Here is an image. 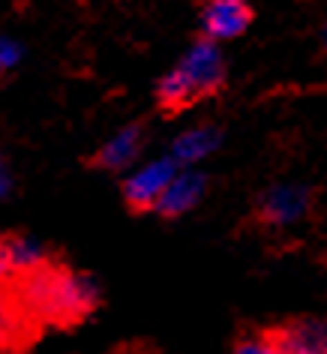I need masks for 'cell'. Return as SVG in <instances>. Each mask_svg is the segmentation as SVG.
Instances as JSON below:
<instances>
[{"mask_svg": "<svg viewBox=\"0 0 327 354\" xmlns=\"http://www.w3.org/2000/svg\"><path fill=\"white\" fill-rule=\"evenodd\" d=\"M100 300V288L91 277L60 268H39L33 273H24L19 286V309L28 315L46 318V322H78L87 315Z\"/></svg>", "mask_w": 327, "mask_h": 354, "instance_id": "obj_1", "label": "cell"}, {"mask_svg": "<svg viewBox=\"0 0 327 354\" xmlns=\"http://www.w3.org/2000/svg\"><path fill=\"white\" fill-rule=\"evenodd\" d=\"M228 69L219 42L196 39L187 55L178 60L171 73H165L156 84V102L162 111H183L207 96H216L225 87Z\"/></svg>", "mask_w": 327, "mask_h": 354, "instance_id": "obj_2", "label": "cell"}, {"mask_svg": "<svg viewBox=\"0 0 327 354\" xmlns=\"http://www.w3.org/2000/svg\"><path fill=\"white\" fill-rule=\"evenodd\" d=\"M178 162L171 156H159L150 159V162L132 168L123 180V198L132 210H156L162 192L169 189L171 177L178 174Z\"/></svg>", "mask_w": 327, "mask_h": 354, "instance_id": "obj_3", "label": "cell"}, {"mask_svg": "<svg viewBox=\"0 0 327 354\" xmlns=\"http://www.w3.org/2000/svg\"><path fill=\"white\" fill-rule=\"evenodd\" d=\"M309 210H312V192L300 183H277L264 189L259 198V216L277 228L297 225L300 219L309 216Z\"/></svg>", "mask_w": 327, "mask_h": 354, "instance_id": "obj_4", "label": "cell"}, {"mask_svg": "<svg viewBox=\"0 0 327 354\" xmlns=\"http://www.w3.org/2000/svg\"><path fill=\"white\" fill-rule=\"evenodd\" d=\"M250 0H205L201 6V37L210 42H232L243 37L252 24Z\"/></svg>", "mask_w": 327, "mask_h": 354, "instance_id": "obj_5", "label": "cell"}, {"mask_svg": "<svg viewBox=\"0 0 327 354\" xmlns=\"http://www.w3.org/2000/svg\"><path fill=\"white\" fill-rule=\"evenodd\" d=\"M207 192V177L196 171V168H178V174L171 177L169 189L162 192L156 205V214L165 216V219H178L183 214H189L192 207L201 205Z\"/></svg>", "mask_w": 327, "mask_h": 354, "instance_id": "obj_6", "label": "cell"}, {"mask_svg": "<svg viewBox=\"0 0 327 354\" xmlns=\"http://www.w3.org/2000/svg\"><path fill=\"white\" fill-rule=\"evenodd\" d=\"M144 141H147L144 123H127L114 136L105 138V145L96 150V165L105 168V171H123V168L138 162Z\"/></svg>", "mask_w": 327, "mask_h": 354, "instance_id": "obj_7", "label": "cell"}, {"mask_svg": "<svg viewBox=\"0 0 327 354\" xmlns=\"http://www.w3.org/2000/svg\"><path fill=\"white\" fill-rule=\"evenodd\" d=\"M282 354H327V315H306L273 333Z\"/></svg>", "mask_w": 327, "mask_h": 354, "instance_id": "obj_8", "label": "cell"}, {"mask_svg": "<svg viewBox=\"0 0 327 354\" xmlns=\"http://www.w3.org/2000/svg\"><path fill=\"white\" fill-rule=\"evenodd\" d=\"M223 141V132L216 127H192L187 132H180L171 145V159L180 168H192L196 162H201L205 156H210Z\"/></svg>", "mask_w": 327, "mask_h": 354, "instance_id": "obj_9", "label": "cell"}, {"mask_svg": "<svg viewBox=\"0 0 327 354\" xmlns=\"http://www.w3.org/2000/svg\"><path fill=\"white\" fill-rule=\"evenodd\" d=\"M6 252H10L12 273H33L46 268V246L33 237H6Z\"/></svg>", "mask_w": 327, "mask_h": 354, "instance_id": "obj_10", "label": "cell"}, {"mask_svg": "<svg viewBox=\"0 0 327 354\" xmlns=\"http://www.w3.org/2000/svg\"><path fill=\"white\" fill-rule=\"evenodd\" d=\"M21 318L24 313L19 309V304L0 291V348H6V345L15 342V336L21 333Z\"/></svg>", "mask_w": 327, "mask_h": 354, "instance_id": "obj_11", "label": "cell"}, {"mask_svg": "<svg viewBox=\"0 0 327 354\" xmlns=\"http://www.w3.org/2000/svg\"><path fill=\"white\" fill-rule=\"evenodd\" d=\"M21 57H24V46H21V42L12 39V37H6V33H0V75L12 73V69L21 64Z\"/></svg>", "mask_w": 327, "mask_h": 354, "instance_id": "obj_12", "label": "cell"}, {"mask_svg": "<svg viewBox=\"0 0 327 354\" xmlns=\"http://www.w3.org/2000/svg\"><path fill=\"white\" fill-rule=\"evenodd\" d=\"M232 354H282L273 336H243L232 348Z\"/></svg>", "mask_w": 327, "mask_h": 354, "instance_id": "obj_13", "label": "cell"}, {"mask_svg": "<svg viewBox=\"0 0 327 354\" xmlns=\"http://www.w3.org/2000/svg\"><path fill=\"white\" fill-rule=\"evenodd\" d=\"M12 192V171H10V162L0 153V198H6Z\"/></svg>", "mask_w": 327, "mask_h": 354, "instance_id": "obj_14", "label": "cell"}, {"mask_svg": "<svg viewBox=\"0 0 327 354\" xmlns=\"http://www.w3.org/2000/svg\"><path fill=\"white\" fill-rule=\"evenodd\" d=\"M12 277V264H10V252H6V237H0V286Z\"/></svg>", "mask_w": 327, "mask_h": 354, "instance_id": "obj_15", "label": "cell"}, {"mask_svg": "<svg viewBox=\"0 0 327 354\" xmlns=\"http://www.w3.org/2000/svg\"><path fill=\"white\" fill-rule=\"evenodd\" d=\"M324 42H327V30H324Z\"/></svg>", "mask_w": 327, "mask_h": 354, "instance_id": "obj_16", "label": "cell"}]
</instances>
